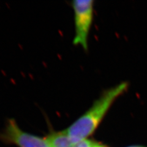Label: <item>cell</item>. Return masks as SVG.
<instances>
[{
  "mask_svg": "<svg viewBox=\"0 0 147 147\" xmlns=\"http://www.w3.org/2000/svg\"><path fill=\"white\" fill-rule=\"evenodd\" d=\"M127 87V83L123 82L104 92L86 112L66 129L65 131L73 142L77 143L86 139L93 134L112 105Z\"/></svg>",
  "mask_w": 147,
  "mask_h": 147,
  "instance_id": "obj_1",
  "label": "cell"
},
{
  "mask_svg": "<svg viewBox=\"0 0 147 147\" xmlns=\"http://www.w3.org/2000/svg\"><path fill=\"white\" fill-rule=\"evenodd\" d=\"M93 0H75L72 2L74 12L75 36L73 44L86 50L88 39L93 19Z\"/></svg>",
  "mask_w": 147,
  "mask_h": 147,
  "instance_id": "obj_2",
  "label": "cell"
},
{
  "mask_svg": "<svg viewBox=\"0 0 147 147\" xmlns=\"http://www.w3.org/2000/svg\"><path fill=\"white\" fill-rule=\"evenodd\" d=\"M0 140L18 147H50L46 137H41L22 130L13 118L7 120L5 128L0 132Z\"/></svg>",
  "mask_w": 147,
  "mask_h": 147,
  "instance_id": "obj_3",
  "label": "cell"
},
{
  "mask_svg": "<svg viewBox=\"0 0 147 147\" xmlns=\"http://www.w3.org/2000/svg\"><path fill=\"white\" fill-rule=\"evenodd\" d=\"M46 139L50 147H75L76 144L73 142L65 130L50 132Z\"/></svg>",
  "mask_w": 147,
  "mask_h": 147,
  "instance_id": "obj_4",
  "label": "cell"
},
{
  "mask_svg": "<svg viewBox=\"0 0 147 147\" xmlns=\"http://www.w3.org/2000/svg\"><path fill=\"white\" fill-rule=\"evenodd\" d=\"M98 144L88 139H84L76 144L75 147H96Z\"/></svg>",
  "mask_w": 147,
  "mask_h": 147,
  "instance_id": "obj_5",
  "label": "cell"
},
{
  "mask_svg": "<svg viewBox=\"0 0 147 147\" xmlns=\"http://www.w3.org/2000/svg\"><path fill=\"white\" fill-rule=\"evenodd\" d=\"M96 147H103V146H100V145H99V144H98L97 146H96Z\"/></svg>",
  "mask_w": 147,
  "mask_h": 147,
  "instance_id": "obj_6",
  "label": "cell"
},
{
  "mask_svg": "<svg viewBox=\"0 0 147 147\" xmlns=\"http://www.w3.org/2000/svg\"><path fill=\"white\" fill-rule=\"evenodd\" d=\"M129 147H142V146H129Z\"/></svg>",
  "mask_w": 147,
  "mask_h": 147,
  "instance_id": "obj_7",
  "label": "cell"
}]
</instances>
